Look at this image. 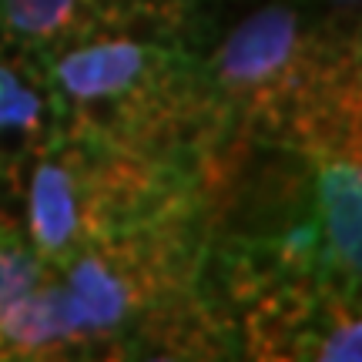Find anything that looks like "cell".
I'll use <instances>...</instances> for the list:
<instances>
[{
	"label": "cell",
	"instance_id": "1",
	"mask_svg": "<svg viewBox=\"0 0 362 362\" xmlns=\"http://www.w3.org/2000/svg\"><path fill=\"white\" fill-rule=\"evenodd\" d=\"M302 24L292 7H259L221 40L215 54V84L248 104L285 78V71L302 54Z\"/></svg>",
	"mask_w": 362,
	"mask_h": 362
},
{
	"label": "cell",
	"instance_id": "2",
	"mask_svg": "<svg viewBox=\"0 0 362 362\" xmlns=\"http://www.w3.org/2000/svg\"><path fill=\"white\" fill-rule=\"evenodd\" d=\"M61 144V141H57ZM44 148L34 158V175H30V194L27 202V232L30 248L37 252L47 265H61L78 252L88 235H84V178L78 168L64 158L61 148Z\"/></svg>",
	"mask_w": 362,
	"mask_h": 362
},
{
	"label": "cell",
	"instance_id": "3",
	"mask_svg": "<svg viewBox=\"0 0 362 362\" xmlns=\"http://www.w3.org/2000/svg\"><path fill=\"white\" fill-rule=\"evenodd\" d=\"M165 67H168V54H161L151 44L107 37L71 47L51 67V78L67 98L84 101V98H117V94L151 88Z\"/></svg>",
	"mask_w": 362,
	"mask_h": 362
},
{
	"label": "cell",
	"instance_id": "4",
	"mask_svg": "<svg viewBox=\"0 0 362 362\" xmlns=\"http://www.w3.org/2000/svg\"><path fill=\"white\" fill-rule=\"evenodd\" d=\"M71 342H88V329L78 302L54 272L0 315V359L61 356Z\"/></svg>",
	"mask_w": 362,
	"mask_h": 362
},
{
	"label": "cell",
	"instance_id": "5",
	"mask_svg": "<svg viewBox=\"0 0 362 362\" xmlns=\"http://www.w3.org/2000/svg\"><path fill=\"white\" fill-rule=\"evenodd\" d=\"M319 161L315 194L319 215L325 221L329 259L346 272L359 275L362 252V168L359 151H322L312 155Z\"/></svg>",
	"mask_w": 362,
	"mask_h": 362
},
{
	"label": "cell",
	"instance_id": "6",
	"mask_svg": "<svg viewBox=\"0 0 362 362\" xmlns=\"http://www.w3.org/2000/svg\"><path fill=\"white\" fill-rule=\"evenodd\" d=\"M47 272H51V265L34 248L24 245L17 221L0 211V315L7 312L11 302L27 296Z\"/></svg>",
	"mask_w": 362,
	"mask_h": 362
},
{
	"label": "cell",
	"instance_id": "7",
	"mask_svg": "<svg viewBox=\"0 0 362 362\" xmlns=\"http://www.w3.org/2000/svg\"><path fill=\"white\" fill-rule=\"evenodd\" d=\"M78 0H0V27L17 40L64 37Z\"/></svg>",
	"mask_w": 362,
	"mask_h": 362
},
{
	"label": "cell",
	"instance_id": "8",
	"mask_svg": "<svg viewBox=\"0 0 362 362\" xmlns=\"http://www.w3.org/2000/svg\"><path fill=\"white\" fill-rule=\"evenodd\" d=\"M0 128H44V98L34 88L21 84V71L0 61Z\"/></svg>",
	"mask_w": 362,
	"mask_h": 362
},
{
	"label": "cell",
	"instance_id": "9",
	"mask_svg": "<svg viewBox=\"0 0 362 362\" xmlns=\"http://www.w3.org/2000/svg\"><path fill=\"white\" fill-rule=\"evenodd\" d=\"M329 336L315 342V359L322 362H359L362 359V325L346 298L329 302Z\"/></svg>",
	"mask_w": 362,
	"mask_h": 362
},
{
	"label": "cell",
	"instance_id": "10",
	"mask_svg": "<svg viewBox=\"0 0 362 362\" xmlns=\"http://www.w3.org/2000/svg\"><path fill=\"white\" fill-rule=\"evenodd\" d=\"M332 4H336L339 11H349V7L356 11V7H359V0H332Z\"/></svg>",
	"mask_w": 362,
	"mask_h": 362
}]
</instances>
